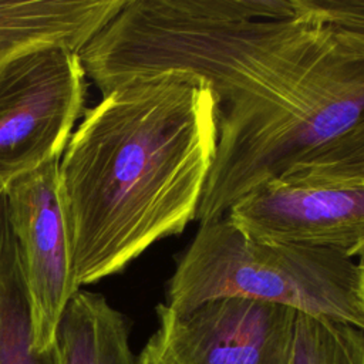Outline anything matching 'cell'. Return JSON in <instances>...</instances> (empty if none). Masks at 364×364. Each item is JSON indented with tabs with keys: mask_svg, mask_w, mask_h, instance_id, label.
<instances>
[{
	"mask_svg": "<svg viewBox=\"0 0 364 364\" xmlns=\"http://www.w3.org/2000/svg\"><path fill=\"white\" fill-rule=\"evenodd\" d=\"M299 4L320 20L344 50L364 58V0H299Z\"/></svg>",
	"mask_w": 364,
	"mask_h": 364,
	"instance_id": "cell-13",
	"label": "cell"
},
{
	"mask_svg": "<svg viewBox=\"0 0 364 364\" xmlns=\"http://www.w3.org/2000/svg\"><path fill=\"white\" fill-rule=\"evenodd\" d=\"M279 179L336 186H364V117L294 164Z\"/></svg>",
	"mask_w": 364,
	"mask_h": 364,
	"instance_id": "cell-11",
	"label": "cell"
},
{
	"mask_svg": "<svg viewBox=\"0 0 364 364\" xmlns=\"http://www.w3.org/2000/svg\"><path fill=\"white\" fill-rule=\"evenodd\" d=\"M85 95L78 50L67 44L34 47L0 65V191L63 156Z\"/></svg>",
	"mask_w": 364,
	"mask_h": 364,
	"instance_id": "cell-4",
	"label": "cell"
},
{
	"mask_svg": "<svg viewBox=\"0 0 364 364\" xmlns=\"http://www.w3.org/2000/svg\"><path fill=\"white\" fill-rule=\"evenodd\" d=\"M128 318L98 293L80 289L68 301L54 340L60 364H139Z\"/></svg>",
	"mask_w": 364,
	"mask_h": 364,
	"instance_id": "cell-9",
	"label": "cell"
},
{
	"mask_svg": "<svg viewBox=\"0 0 364 364\" xmlns=\"http://www.w3.org/2000/svg\"><path fill=\"white\" fill-rule=\"evenodd\" d=\"M218 299L279 304L364 331L358 262L331 249L253 239L228 216L199 225L164 304L185 313Z\"/></svg>",
	"mask_w": 364,
	"mask_h": 364,
	"instance_id": "cell-3",
	"label": "cell"
},
{
	"mask_svg": "<svg viewBox=\"0 0 364 364\" xmlns=\"http://www.w3.org/2000/svg\"><path fill=\"white\" fill-rule=\"evenodd\" d=\"M58 162L50 161L4 189L30 303L33 346L38 353L53 348L60 318L81 289L74 272Z\"/></svg>",
	"mask_w": 364,
	"mask_h": 364,
	"instance_id": "cell-5",
	"label": "cell"
},
{
	"mask_svg": "<svg viewBox=\"0 0 364 364\" xmlns=\"http://www.w3.org/2000/svg\"><path fill=\"white\" fill-rule=\"evenodd\" d=\"M139 364H173L164 353L146 341L141 353L138 354Z\"/></svg>",
	"mask_w": 364,
	"mask_h": 364,
	"instance_id": "cell-14",
	"label": "cell"
},
{
	"mask_svg": "<svg viewBox=\"0 0 364 364\" xmlns=\"http://www.w3.org/2000/svg\"><path fill=\"white\" fill-rule=\"evenodd\" d=\"M296 311L246 299H218L189 311L156 306L148 343L173 364H291Z\"/></svg>",
	"mask_w": 364,
	"mask_h": 364,
	"instance_id": "cell-6",
	"label": "cell"
},
{
	"mask_svg": "<svg viewBox=\"0 0 364 364\" xmlns=\"http://www.w3.org/2000/svg\"><path fill=\"white\" fill-rule=\"evenodd\" d=\"M358 267H360V287H361V299L364 304V249L358 255Z\"/></svg>",
	"mask_w": 364,
	"mask_h": 364,
	"instance_id": "cell-15",
	"label": "cell"
},
{
	"mask_svg": "<svg viewBox=\"0 0 364 364\" xmlns=\"http://www.w3.org/2000/svg\"><path fill=\"white\" fill-rule=\"evenodd\" d=\"M0 364H60L57 351L33 346L31 313L17 243L0 191Z\"/></svg>",
	"mask_w": 364,
	"mask_h": 364,
	"instance_id": "cell-10",
	"label": "cell"
},
{
	"mask_svg": "<svg viewBox=\"0 0 364 364\" xmlns=\"http://www.w3.org/2000/svg\"><path fill=\"white\" fill-rule=\"evenodd\" d=\"M226 216L257 240L331 249L351 259L364 249V186L274 179L242 196Z\"/></svg>",
	"mask_w": 364,
	"mask_h": 364,
	"instance_id": "cell-7",
	"label": "cell"
},
{
	"mask_svg": "<svg viewBox=\"0 0 364 364\" xmlns=\"http://www.w3.org/2000/svg\"><path fill=\"white\" fill-rule=\"evenodd\" d=\"M124 1H0V65L46 44H67L80 51Z\"/></svg>",
	"mask_w": 364,
	"mask_h": 364,
	"instance_id": "cell-8",
	"label": "cell"
},
{
	"mask_svg": "<svg viewBox=\"0 0 364 364\" xmlns=\"http://www.w3.org/2000/svg\"><path fill=\"white\" fill-rule=\"evenodd\" d=\"M216 142L213 92L188 73L122 84L85 109L58 162L80 287L196 219Z\"/></svg>",
	"mask_w": 364,
	"mask_h": 364,
	"instance_id": "cell-2",
	"label": "cell"
},
{
	"mask_svg": "<svg viewBox=\"0 0 364 364\" xmlns=\"http://www.w3.org/2000/svg\"><path fill=\"white\" fill-rule=\"evenodd\" d=\"M78 54L102 95L164 73L209 85L218 142L199 225L364 117V58L297 0H125Z\"/></svg>",
	"mask_w": 364,
	"mask_h": 364,
	"instance_id": "cell-1",
	"label": "cell"
},
{
	"mask_svg": "<svg viewBox=\"0 0 364 364\" xmlns=\"http://www.w3.org/2000/svg\"><path fill=\"white\" fill-rule=\"evenodd\" d=\"M291 364H364V331L297 313Z\"/></svg>",
	"mask_w": 364,
	"mask_h": 364,
	"instance_id": "cell-12",
	"label": "cell"
}]
</instances>
